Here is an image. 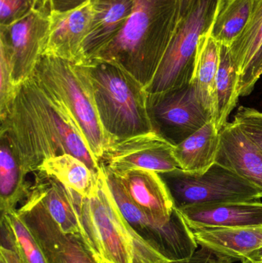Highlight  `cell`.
Instances as JSON below:
<instances>
[{"label":"cell","instance_id":"obj_20","mask_svg":"<svg viewBox=\"0 0 262 263\" xmlns=\"http://www.w3.org/2000/svg\"><path fill=\"white\" fill-rule=\"evenodd\" d=\"M192 230L198 245L209 247L236 261H241L246 255L262 247V226Z\"/></svg>","mask_w":262,"mask_h":263},{"label":"cell","instance_id":"obj_30","mask_svg":"<svg viewBox=\"0 0 262 263\" xmlns=\"http://www.w3.org/2000/svg\"><path fill=\"white\" fill-rule=\"evenodd\" d=\"M46 3V0H0V27L18 21Z\"/></svg>","mask_w":262,"mask_h":263},{"label":"cell","instance_id":"obj_37","mask_svg":"<svg viewBox=\"0 0 262 263\" xmlns=\"http://www.w3.org/2000/svg\"><path fill=\"white\" fill-rule=\"evenodd\" d=\"M258 263H262V262H258Z\"/></svg>","mask_w":262,"mask_h":263},{"label":"cell","instance_id":"obj_8","mask_svg":"<svg viewBox=\"0 0 262 263\" xmlns=\"http://www.w3.org/2000/svg\"><path fill=\"white\" fill-rule=\"evenodd\" d=\"M101 166L120 212L138 236L171 262L185 260L193 256L198 244L178 210L175 209L166 225L154 223L131 199L116 175Z\"/></svg>","mask_w":262,"mask_h":263},{"label":"cell","instance_id":"obj_5","mask_svg":"<svg viewBox=\"0 0 262 263\" xmlns=\"http://www.w3.org/2000/svg\"><path fill=\"white\" fill-rule=\"evenodd\" d=\"M31 77L72 117L99 162L110 144L100 123L90 80L83 65L43 55Z\"/></svg>","mask_w":262,"mask_h":263},{"label":"cell","instance_id":"obj_15","mask_svg":"<svg viewBox=\"0 0 262 263\" xmlns=\"http://www.w3.org/2000/svg\"><path fill=\"white\" fill-rule=\"evenodd\" d=\"M178 210L191 230L262 226V202L258 201L201 204Z\"/></svg>","mask_w":262,"mask_h":263},{"label":"cell","instance_id":"obj_23","mask_svg":"<svg viewBox=\"0 0 262 263\" xmlns=\"http://www.w3.org/2000/svg\"><path fill=\"white\" fill-rule=\"evenodd\" d=\"M212 30V29H211ZM221 45L210 32L203 35L198 43L195 70L192 83L200 103L213 117L215 108V86L219 64Z\"/></svg>","mask_w":262,"mask_h":263},{"label":"cell","instance_id":"obj_14","mask_svg":"<svg viewBox=\"0 0 262 263\" xmlns=\"http://www.w3.org/2000/svg\"><path fill=\"white\" fill-rule=\"evenodd\" d=\"M113 173L131 199L154 223L165 226L170 221L175 205L158 173L139 168Z\"/></svg>","mask_w":262,"mask_h":263},{"label":"cell","instance_id":"obj_17","mask_svg":"<svg viewBox=\"0 0 262 263\" xmlns=\"http://www.w3.org/2000/svg\"><path fill=\"white\" fill-rule=\"evenodd\" d=\"M229 51L238 70L239 97H247L262 76V0H254L249 23Z\"/></svg>","mask_w":262,"mask_h":263},{"label":"cell","instance_id":"obj_22","mask_svg":"<svg viewBox=\"0 0 262 263\" xmlns=\"http://www.w3.org/2000/svg\"><path fill=\"white\" fill-rule=\"evenodd\" d=\"M5 135L0 134V211L1 216L17 210L26 199L30 183Z\"/></svg>","mask_w":262,"mask_h":263},{"label":"cell","instance_id":"obj_24","mask_svg":"<svg viewBox=\"0 0 262 263\" xmlns=\"http://www.w3.org/2000/svg\"><path fill=\"white\" fill-rule=\"evenodd\" d=\"M238 70L231 55L229 47L221 45L219 64L215 78V108L213 120L215 127L221 131L228 123V119L236 107L238 93Z\"/></svg>","mask_w":262,"mask_h":263},{"label":"cell","instance_id":"obj_18","mask_svg":"<svg viewBox=\"0 0 262 263\" xmlns=\"http://www.w3.org/2000/svg\"><path fill=\"white\" fill-rule=\"evenodd\" d=\"M135 1L90 0L93 20L83 43L81 63L93 59L121 32L132 14Z\"/></svg>","mask_w":262,"mask_h":263},{"label":"cell","instance_id":"obj_36","mask_svg":"<svg viewBox=\"0 0 262 263\" xmlns=\"http://www.w3.org/2000/svg\"><path fill=\"white\" fill-rule=\"evenodd\" d=\"M0 263H9L5 259L3 256H0Z\"/></svg>","mask_w":262,"mask_h":263},{"label":"cell","instance_id":"obj_16","mask_svg":"<svg viewBox=\"0 0 262 263\" xmlns=\"http://www.w3.org/2000/svg\"><path fill=\"white\" fill-rule=\"evenodd\" d=\"M215 162L262 190V154L233 121L220 131Z\"/></svg>","mask_w":262,"mask_h":263},{"label":"cell","instance_id":"obj_11","mask_svg":"<svg viewBox=\"0 0 262 263\" xmlns=\"http://www.w3.org/2000/svg\"><path fill=\"white\" fill-rule=\"evenodd\" d=\"M49 29L50 10L47 3L18 21L0 27V48L10 57L16 86L32 77L44 55Z\"/></svg>","mask_w":262,"mask_h":263},{"label":"cell","instance_id":"obj_7","mask_svg":"<svg viewBox=\"0 0 262 263\" xmlns=\"http://www.w3.org/2000/svg\"><path fill=\"white\" fill-rule=\"evenodd\" d=\"M166 183L176 210L201 204L257 201L262 190L219 164L201 174L177 168L158 173Z\"/></svg>","mask_w":262,"mask_h":263},{"label":"cell","instance_id":"obj_1","mask_svg":"<svg viewBox=\"0 0 262 263\" xmlns=\"http://www.w3.org/2000/svg\"><path fill=\"white\" fill-rule=\"evenodd\" d=\"M1 121L5 135L24 173H35L43 161L71 154L98 173L95 157L76 123L30 77L18 86L9 112Z\"/></svg>","mask_w":262,"mask_h":263},{"label":"cell","instance_id":"obj_31","mask_svg":"<svg viewBox=\"0 0 262 263\" xmlns=\"http://www.w3.org/2000/svg\"><path fill=\"white\" fill-rule=\"evenodd\" d=\"M235 261L229 256L217 253L209 247L201 246V248L196 250L189 259L170 263H233Z\"/></svg>","mask_w":262,"mask_h":263},{"label":"cell","instance_id":"obj_26","mask_svg":"<svg viewBox=\"0 0 262 263\" xmlns=\"http://www.w3.org/2000/svg\"><path fill=\"white\" fill-rule=\"evenodd\" d=\"M254 0H223L211 34L220 45L230 47L249 23Z\"/></svg>","mask_w":262,"mask_h":263},{"label":"cell","instance_id":"obj_34","mask_svg":"<svg viewBox=\"0 0 262 263\" xmlns=\"http://www.w3.org/2000/svg\"><path fill=\"white\" fill-rule=\"evenodd\" d=\"M241 263L262 262V247L249 253L241 259Z\"/></svg>","mask_w":262,"mask_h":263},{"label":"cell","instance_id":"obj_25","mask_svg":"<svg viewBox=\"0 0 262 263\" xmlns=\"http://www.w3.org/2000/svg\"><path fill=\"white\" fill-rule=\"evenodd\" d=\"M36 172L55 178L83 197L90 194L98 176V173H93L83 161L67 153L46 159Z\"/></svg>","mask_w":262,"mask_h":263},{"label":"cell","instance_id":"obj_13","mask_svg":"<svg viewBox=\"0 0 262 263\" xmlns=\"http://www.w3.org/2000/svg\"><path fill=\"white\" fill-rule=\"evenodd\" d=\"M94 12L91 2L66 12H51L44 55L79 64L83 43L90 32Z\"/></svg>","mask_w":262,"mask_h":263},{"label":"cell","instance_id":"obj_6","mask_svg":"<svg viewBox=\"0 0 262 263\" xmlns=\"http://www.w3.org/2000/svg\"><path fill=\"white\" fill-rule=\"evenodd\" d=\"M223 0H196L182 17L152 82L149 95L178 89L192 82L198 43L210 32Z\"/></svg>","mask_w":262,"mask_h":263},{"label":"cell","instance_id":"obj_33","mask_svg":"<svg viewBox=\"0 0 262 263\" xmlns=\"http://www.w3.org/2000/svg\"><path fill=\"white\" fill-rule=\"evenodd\" d=\"M0 256H3L9 263H22L15 249L10 241L6 236L1 238V249Z\"/></svg>","mask_w":262,"mask_h":263},{"label":"cell","instance_id":"obj_21","mask_svg":"<svg viewBox=\"0 0 262 263\" xmlns=\"http://www.w3.org/2000/svg\"><path fill=\"white\" fill-rule=\"evenodd\" d=\"M220 132L210 120L203 127L175 145L174 148L178 167L183 171L201 174L215 163Z\"/></svg>","mask_w":262,"mask_h":263},{"label":"cell","instance_id":"obj_35","mask_svg":"<svg viewBox=\"0 0 262 263\" xmlns=\"http://www.w3.org/2000/svg\"><path fill=\"white\" fill-rule=\"evenodd\" d=\"M196 0H183V7H182V17L184 16L188 11L192 7V5ZM181 17V18H182Z\"/></svg>","mask_w":262,"mask_h":263},{"label":"cell","instance_id":"obj_4","mask_svg":"<svg viewBox=\"0 0 262 263\" xmlns=\"http://www.w3.org/2000/svg\"><path fill=\"white\" fill-rule=\"evenodd\" d=\"M80 64L89 76L100 123L110 145L153 131L143 85L110 62L93 59Z\"/></svg>","mask_w":262,"mask_h":263},{"label":"cell","instance_id":"obj_3","mask_svg":"<svg viewBox=\"0 0 262 263\" xmlns=\"http://www.w3.org/2000/svg\"><path fill=\"white\" fill-rule=\"evenodd\" d=\"M74 199L82 236L100 262H172L138 236L123 217L101 165L90 194L83 197L74 192Z\"/></svg>","mask_w":262,"mask_h":263},{"label":"cell","instance_id":"obj_32","mask_svg":"<svg viewBox=\"0 0 262 263\" xmlns=\"http://www.w3.org/2000/svg\"><path fill=\"white\" fill-rule=\"evenodd\" d=\"M90 0H46L51 12H66L74 10Z\"/></svg>","mask_w":262,"mask_h":263},{"label":"cell","instance_id":"obj_10","mask_svg":"<svg viewBox=\"0 0 262 263\" xmlns=\"http://www.w3.org/2000/svg\"><path fill=\"white\" fill-rule=\"evenodd\" d=\"M16 213L38 242L48 263H101L82 235L65 233L29 190Z\"/></svg>","mask_w":262,"mask_h":263},{"label":"cell","instance_id":"obj_29","mask_svg":"<svg viewBox=\"0 0 262 263\" xmlns=\"http://www.w3.org/2000/svg\"><path fill=\"white\" fill-rule=\"evenodd\" d=\"M233 122L262 154V112L254 108L240 106L234 116Z\"/></svg>","mask_w":262,"mask_h":263},{"label":"cell","instance_id":"obj_9","mask_svg":"<svg viewBox=\"0 0 262 263\" xmlns=\"http://www.w3.org/2000/svg\"><path fill=\"white\" fill-rule=\"evenodd\" d=\"M152 129L173 145L181 143L212 120L192 83L161 93L148 94Z\"/></svg>","mask_w":262,"mask_h":263},{"label":"cell","instance_id":"obj_27","mask_svg":"<svg viewBox=\"0 0 262 263\" xmlns=\"http://www.w3.org/2000/svg\"><path fill=\"white\" fill-rule=\"evenodd\" d=\"M1 231L9 238L22 263H48L44 253L16 210L1 216Z\"/></svg>","mask_w":262,"mask_h":263},{"label":"cell","instance_id":"obj_12","mask_svg":"<svg viewBox=\"0 0 262 263\" xmlns=\"http://www.w3.org/2000/svg\"><path fill=\"white\" fill-rule=\"evenodd\" d=\"M175 145L152 131L118 141L109 145L99 164L112 172L146 170L157 173L179 168Z\"/></svg>","mask_w":262,"mask_h":263},{"label":"cell","instance_id":"obj_2","mask_svg":"<svg viewBox=\"0 0 262 263\" xmlns=\"http://www.w3.org/2000/svg\"><path fill=\"white\" fill-rule=\"evenodd\" d=\"M182 7L183 0H135L123 30L93 59L117 65L146 89L176 32Z\"/></svg>","mask_w":262,"mask_h":263},{"label":"cell","instance_id":"obj_28","mask_svg":"<svg viewBox=\"0 0 262 263\" xmlns=\"http://www.w3.org/2000/svg\"><path fill=\"white\" fill-rule=\"evenodd\" d=\"M18 89V86L14 81L10 57L3 48H0V120L9 112Z\"/></svg>","mask_w":262,"mask_h":263},{"label":"cell","instance_id":"obj_19","mask_svg":"<svg viewBox=\"0 0 262 263\" xmlns=\"http://www.w3.org/2000/svg\"><path fill=\"white\" fill-rule=\"evenodd\" d=\"M29 191L38 198L45 210L65 233L81 234L74 192L55 178L35 172Z\"/></svg>","mask_w":262,"mask_h":263}]
</instances>
